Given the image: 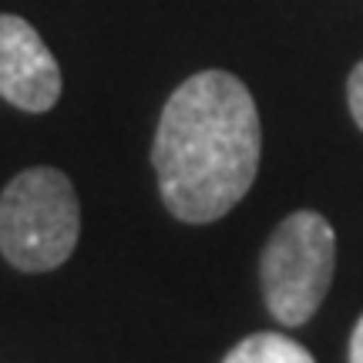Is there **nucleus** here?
<instances>
[{"instance_id": "obj_1", "label": "nucleus", "mask_w": 363, "mask_h": 363, "mask_svg": "<svg viewBox=\"0 0 363 363\" xmlns=\"http://www.w3.org/2000/svg\"><path fill=\"white\" fill-rule=\"evenodd\" d=\"M262 128L256 101L229 71H202L175 88L158 118L152 165L175 219L216 222L252 189Z\"/></svg>"}, {"instance_id": "obj_2", "label": "nucleus", "mask_w": 363, "mask_h": 363, "mask_svg": "<svg viewBox=\"0 0 363 363\" xmlns=\"http://www.w3.org/2000/svg\"><path fill=\"white\" fill-rule=\"evenodd\" d=\"M78 233V195L65 172L27 169L0 195V249L17 269H57L74 252Z\"/></svg>"}, {"instance_id": "obj_3", "label": "nucleus", "mask_w": 363, "mask_h": 363, "mask_svg": "<svg viewBox=\"0 0 363 363\" xmlns=\"http://www.w3.org/2000/svg\"><path fill=\"white\" fill-rule=\"evenodd\" d=\"M337 262V235L320 212L286 216L262 249V296L283 326H303L320 310Z\"/></svg>"}, {"instance_id": "obj_4", "label": "nucleus", "mask_w": 363, "mask_h": 363, "mask_svg": "<svg viewBox=\"0 0 363 363\" xmlns=\"http://www.w3.org/2000/svg\"><path fill=\"white\" fill-rule=\"evenodd\" d=\"M0 98L34 115L51 111L61 98V67L17 13H0Z\"/></svg>"}, {"instance_id": "obj_5", "label": "nucleus", "mask_w": 363, "mask_h": 363, "mask_svg": "<svg viewBox=\"0 0 363 363\" xmlns=\"http://www.w3.org/2000/svg\"><path fill=\"white\" fill-rule=\"evenodd\" d=\"M222 363H313L310 350L283 333H252L229 350Z\"/></svg>"}, {"instance_id": "obj_6", "label": "nucleus", "mask_w": 363, "mask_h": 363, "mask_svg": "<svg viewBox=\"0 0 363 363\" xmlns=\"http://www.w3.org/2000/svg\"><path fill=\"white\" fill-rule=\"evenodd\" d=\"M347 101H350V111L357 118V125L363 128V61L353 67L350 81H347Z\"/></svg>"}, {"instance_id": "obj_7", "label": "nucleus", "mask_w": 363, "mask_h": 363, "mask_svg": "<svg viewBox=\"0 0 363 363\" xmlns=\"http://www.w3.org/2000/svg\"><path fill=\"white\" fill-rule=\"evenodd\" d=\"M350 363H363V316H360V323L353 326V337H350Z\"/></svg>"}]
</instances>
